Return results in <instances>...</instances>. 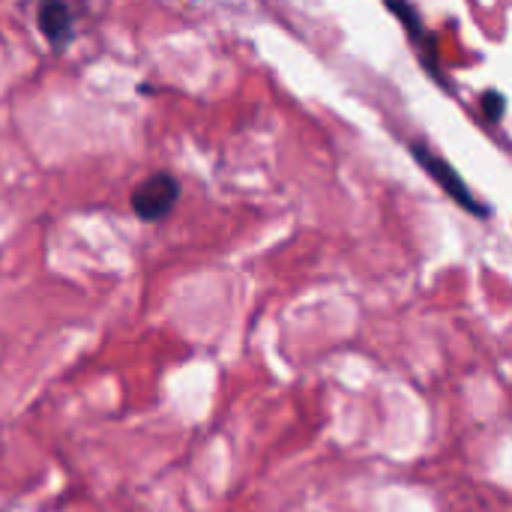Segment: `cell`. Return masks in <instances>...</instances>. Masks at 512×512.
I'll use <instances>...</instances> for the list:
<instances>
[{
    "label": "cell",
    "instance_id": "obj_1",
    "mask_svg": "<svg viewBox=\"0 0 512 512\" xmlns=\"http://www.w3.org/2000/svg\"><path fill=\"white\" fill-rule=\"evenodd\" d=\"M180 198V183L171 174H153L132 192V210L144 222L165 219Z\"/></svg>",
    "mask_w": 512,
    "mask_h": 512
},
{
    "label": "cell",
    "instance_id": "obj_4",
    "mask_svg": "<svg viewBox=\"0 0 512 512\" xmlns=\"http://www.w3.org/2000/svg\"><path fill=\"white\" fill-rule=\"evenodd\" d=\"M504 111H507V102H504V96H501L498 90H489V93H483V114H486L492 123H498Z\"/></svg>",
    "mask_w": 512,
    "mask_h": 512
},
{
    "label": "cell",
    "instance_id": "obj_3",
    "mask_svg": "<svg viewBox=\"0 0 512 512\" xmlns=\"http://www.w3.org/2000/svg\"><path fill=\"white\" fill-rule=\"evenodd\" d=\"M39 30L51 39V45H63L72 36V12L63 3L39 6Z\"/></svg>",
    "mask_w": 512,
    "mask_h": 512
},
{
    "label": "cell",
    "instance_id": "obj_2",
    "mask_svg": "<svg viewBox=\"0 0 512 512\" xmlns=\"http://www.w3.org/2000/svg\"><path fill=\"white\" fill-rule=\"evenodd\" d=\"M411 150H414V156H417V159L426 165V171H429V174H432L438 183H444V189H447V192H450V195H453V198L462 204V207H468V210H474V213L486 216V207H483V204H480V201L471 195V189H468V186H465V183L456 177V171H453V168H450L444 159H438L435 153H429L423 144H414Z\"/></svg>",
    "mask_w": 512,
    "mask_h": 512
}]
</instances>
